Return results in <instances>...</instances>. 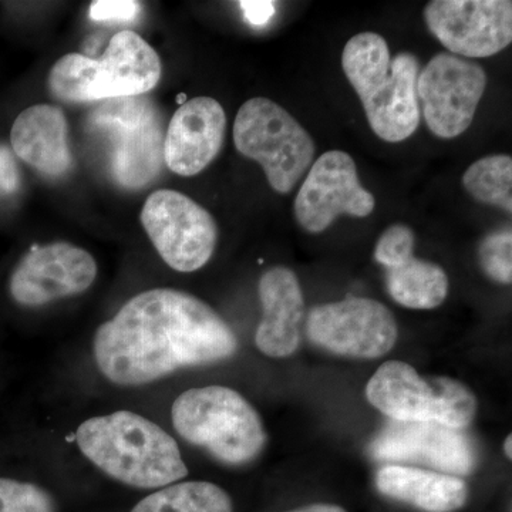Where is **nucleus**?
Returning a JSON list of instances; mask_svg holds the SVG:
<instances>
[{
	"mask_svg": "<svg viewBox=\"0 0 512 512\" xmlns=\"http://www.w3.org/2000/svg\"><path fill=\"white\" fill-rule=\"evenodd\" d=\"M13 151L39 173L59 177L72 165L63 111L37 104L19 114L10 133Z\"/></svg>",
	"mask_w": 512,
	"mask_h": 512,
	"instance_id": "18",
	"label": "nucleus"
},
{
	"mask_svg": "<svg viewBox=\"0 0 512 512\" xmlns=\"http://www.w3.org/2000/svg\"><path fill=\"white\" fill-rule=\"evenodd\" d=\"M245 19L252 26H265L275 15V6L272 2H241Z\"/></svg>",
	"mask_w": 512,
	"mask_h": 512,
	"instance_id": "29",
	"label": "nucleus"
},
{
	"mask_svg": "<svg viewBox=\"0 0 512 512\" xmlns=\"http://www.w3.org/2000/svg\"><path fill=\"white\" fill-rule=\"evenodd\" d=\"M487 87V74L474 60L439 53L420 70L417 97L434 136L451 140L473 124Z\"/></svg>",
	"mask_w": 512,
	"mask_h": 512,
	"instance_id": "9",
	"label": "nucleus"
},
{
	"mask_svg": "<svg viewBox=\"0 0 512 512\" xmlns=\"http://www.w3.org/2000/svg\"><path fill=\"white\" fill-rule=\"evenodd\" d=\"M386 285L393 301L404 308L434 309L446 301L448 276L440 265L412 256L386 269Z\"/></svg>",
	"mask_w": 512,
	"mask_h": 512,
	"instance_id": "20",
	"label": "nucleus"
},
{
	"mask_svg": "<svg viewBox=\"0 0 512 512\" xmlns=\"http://www.w3.org/2000/svg\"><path fill=\"white\" fill-rule=\"evenodd\" d=\"M306 332L315 345L336 355L377 359L396 345L397 323L383 303L349 296L313 308Z\"/></svg>",
	"mask_w": 512,
	"mask_h": 512,
	"instance_id": "10",
	"label": "nucleus"
},
{
	"mask_svg": "<svg viewBox=\"0 0 512 512\" xmlns=\"http://www.w3.org/2000/svg\"><path fill=\"white\" fill-rule=\"evenodd\" d=\"M481 268L488 278L500 284L512 281V235L511 228L500 229L487 235L478 249Z\"/></svg>",
	"mask_w": 512,
	"mask_h": 512,
	"instance_id": "25",
	"label": "nucleus"
},
{
	"mask_svg": "<svg viewBox=\"0 0 512 512\" xmlns=\"http://www.w3.org/2000/svg\"><path fill=\"white\" fill-rule=\"evenodd\" d=\"M93 63L92 57L79 53L63 56L49 74V87L57 99L69 103H90Z\"/></svg>",
	"mask_w": 512,
	"mask_h": 512,
	"instance_id": "23",
	"label": "nucleus"
},
{
	"mask_svg": "<svg viewBox=\"0 0 512 512\" xmlns=\"http://www.w3.org/2000/svg\"><path fill=\"white\" fill-rule=\"evenodd\" d=\"M375 197L360 184L355 160L345 151L322 154L309 168L293 204L296 221L305 231L320 234L340 215L369 217Z\"/></svg>",
	"mask_w": 512,
	"mask_h": 512,
	"instance_id": "12",
	"label": "nucleus"
},
{
	"mask_svg": "<svg viewBox=\"0 0 512 512\" xmlns=\"http://www.w3.org/2000/svg\"><path fill=\"white\" fill-rule=\"evenodd\" d=\"M227 116L212 97H195L181 104L164 136V163L181 177L200 174L220 154Z\"/></svg>",
	"mask_w": 512,
	"mask_h": 512,
	"instance_id": "15",
	"label": "nucleus"
},
{
	"mask_svg": "<svg viewBox=\"0 0 512 512\" xmlns=\"http://www.w3.org/2000/svg\"><path fill=\"white\" fill-rule=\"evenodd\" d=\"M468 194L481 204L512 211V158L494 154L480 158L463 175Z\"/></svg>",
	"mask_w": 512,
	"mask_h": 512,
	"instance_id": "22",
	"label": "nucleus"
},
{
	"mask_svg": "<svg viewBox=\"0 0 512 512\" xmlns=\"http://www.w3.org/2000/svg\"><path fill=\"white\" fill-rule=\"evenodd\" d=\"M234 143L242 156L264 168L266 180L288 194L312 167L316 147L308 131L284 107L266 97L242 104L234 123Z\"/></svg>",
	"mask_w": 512,
	"mask_h": 512,
	"instance_id": "6",
	"label": "nucleus"
},
{
	"mask_svg": "<svg viewBox=\"0 0 512 512\" xmlns=\"http://www.w3.org/2000/svg\"><path fill=\"white\" fill-rule=\"evenodd\" d=\"M286 512H346L339 505L333 504H312L306 505V507L298 508V510L286 511Z\"/></svg>",
	"mask_w": 512,
	"mask_h": 512,
	"instance_id": "30",
	"label": "nucleus"
},
{
	"mask_svg": "<svg viewBox=\"0 0 512 512\" xmlns=\"http://www.w3.org/2000/svg\"><path fill=\"white\" fill-rule=\"evenodd\" d=\"M171 421L181 439L228 466L251 463L266 444L261 416L227 386L212 384L181 393L171 407Z\"/></svg>",
	"mask_w": 512,
	"mask_h": 512,
	"instance_id": "4",
	"label": "nucleus"
},
{
	"mask_svg": "<svg viewBox=\"0 0 512 512\" xmlns=\"http://www.w3.org/2000/svg\"><path fill=\"white\" fill-rule=\"evenodd\" d=\"M76 443L101 473L128 487L158 490L188 474L174 437L153 420L128 410L83 421Z\"/></svg>",
	"mask_w": 512,
	"mask_h": 512,
	"instance_id": "2",
	"label": "nucleus"
},
{
	"mask_svg": "<svg viewBox=\"0 0 512 512\" xmlns=\"http://www.w3.org/2000/svg\"><path fill=\"white\" fill-rule=\"evenodd\" d=\"M511 444H512L511 436H508L507 440H505V443H504L505 456H507L508 458L512 457Z\"/></svg>",
	"mask_w": 512,
	"mask_h": 512,
	"instance_id": "31",
	"label": "nucleus"
},
{
	"mask_svg": "<svg viewBox=\"0 0 512 512\" xmlns=\"http://www.w3.org/2000/svg\"><path fill=\"white\" fill-rule=\"evenodd\" d=\"M262 319L255 345L265 356L282 359L296 352L301 342L305 302L298 276L285 266L269 269L259 279Z\"/></svg>",
	"mask_w": 512,
	"mask_h": 512,
	"instance_id": "17",
	"label": "nucleus"
},
{
	"mask_svg": "<svg viewBox=\"0 0 512 512\" xmlns=\"http://www.w3.org/2000/svg\"><path fill=\"white\" fill-rule=\"evenodd\" d=\"M20 175L18 164L8 150V147L0 146V194L9 195L18 190Z\"/></svg>",
	"mask_w": 512,
	"mask_h": 512,
	"instance_id": "28",
	"label": "nucleus"
},
{
	"mask_svg": "<svg viewBox=\"0 0 512 512\" xmlns=\"http://www.w3.org/2000/svg\"><path fill=\"white\" fill-rule=\"evenodd\" d=\"M237 350V336L220 313L191 293L168 288L138 293L93 338L97 369L121 387L222 362Z\"/></svg>",
	"mask_w": 512,
	"mask_h": 512,
	"instance_id": "1",
	"label": "nucleus"
},
{
	"mask_svg": "<svg viewBox=\"0 0 512 512\" xmlns=\"http://www.w3.org/2000/svg\"><path fill=\"white\" fill-rule=\"evenodd\" d=\"M0 512H56V503L40 485L0 477Z\"/></svg>",
	"mask_w": 512,
	"mask_h": 512,
	"instance_id": "24",
	"label": "nucleus"
},
{
	"mask_svg": "<svg viewBox=\"0 0 512 512\" xmlns=\"http://www.w3.org/2000/svg\"><path fill=\"white\" fill-rule=\"evenodd\" d=\"M140 12V3L134 0H97L90 6V19L93 22L131 23Z\"/></svg>",
	"mask_w": 512,
	"mask_h": 512,
	"instance_id": "27",
	"label": "nucleus"
},
{
	"mask_svg": "<svg viewBox=\"0 0 512 512\" xmlns=\"http://www.w3.org/2000/svg\"><path fill=\"white\" fill-rule=\"evenodd\" d=\"M141 222L158 254L174 271H198L217 247V222L198 202L178 191L153 192L141 211Z\"/></svg>",
	"mask_w": 512,
	"mask_h": 512,
	"instance_id": "8",
	"label": "nucleus"
},
{
	"mask_svg": "<svg viewBox=\"0 0 512 512\" xmlns=\"http://www.w3.org/2000/svg\"><path fill=\"white\" fill-rule=\"evenodd\" d=\"M373 407L396 421L439 423L461 430L477 413L476 394L444 376L421 377L400 360L383 363L366 386Z\"/></svg>",
	"mask_w": 512,
	"mask_h": 512,
	"instance_id": "5",
	"label": "nucleus"
},
{
	"mask_svg": "<svg viewBox=\"0 0 512 512\" xmlns=\"http://www.w3.org/2000/svg\"><path fill=\"white\" fill-rule=\"evenodd\" d=\"M376 487L386 497L426 512H454L466 504V481L451 474L389 464L380 468Z\"/></svg>",
	"mask_w": 512,
	"mask_h": 512,
	"instance_id": "19",
	"label": "nucleus"
},
{
	"mask_svg": "<svg viewBox=\"0 0 512 512\" xmlns=\"http://www.w3.org/2000/svg\"><path fill=\"white\" fill-rule=\"evenodd\" d=\"M92 254L67 242L33 247L20 259L10 276L13 301L25 308H39L86 292L96 281Z\"/></svg>",
	"mask_w": 512,
	"mask_h": 512,
	"instance_id": "13",
	"label": "nucleus"
},
{
	"mask_svg": "<svg viewBox=\"0 0 512 512\" xmlns=\"http://www.w3.org/2000/svg\"><path fill=\"white\" fill-rule=\"evenodd\" d=\"M424 22L448 53L468 60L497 55L512 42L510 0H433Z\"/></svg>",
	"mask_w": 512,
	"mask_h": 512,
	"instance_id": "11",
	"label": "nucleus"
},
{
	"mask_svg": "<svg viewBox=\"0 0 512 512\" xmlns=\"http://www.w3.org/2000/svg\"><path fill=\"white\" fill-rule=\"evenodd\" d=\"M370 454L379 461H412L457 477L476 466L473 444L463 431L423 421L393 420L373 441Z\"/></svg>",
	"mask_w": 512,
	"mask_h": 512,
	"instance_id": "14",
	"label": "nucleus"
},
{
	"mask_svg": "<svg viewBox=\"0 0 512 512\" xmlns=\"http://www.w3.org/2000/svg\"><path fill=\"white\" fill-rule=\"evenodd\" d=\"M89 127L109 143L111 174L121 187L143 188L160 174L163 120L147 97L101 101L90 114Z\"/></svg>",
	"mask_w": 512,
	"mask_h": 512,
	"instance_id": "7",
	"label": "nucleus"
},
{
	"mask_svg": "<svg viewBox=\"0 0 512 512\" xmlns=\"http://www.w3.org/2000/svg\"><path fill=\"white\" fill-rule=\"evenodd\" d=\"M161 79L156 50L143 37L123 30L111 37L106 53L94 59L89 101L143 96Z\"/></svg>",
	"mask_w": 512,
	"mask_h": 512,
	"instance_id": "16",
	"label": "nucleus"
},
{
	"mask_svg": "<svg viewBox=\"0 0 512 512\" xmlns=\"http://www.w3.org/2000/svg\"><path fill=\"white\" fill-rule=\"evenodd\" d=\"M342 67L377 137L400 143L416 133L420 124V62L413 53L400 52L392 57L382 36L363 32L346 43Z\"/></svg>",
	"mask_w": 512,
	"mask_h": 512,
	"instance_id": "3",
	"label": "nucleus"
},
{
	"mask_svg": "<svg viewBox=\"0 0 512 512\" xmlns=\"http://www.w3.org/2000/svg\"><path fill=\"white\" fill-rule=\"evenodd\" d=\"M416 237L412 228L394 224L380 235L375 249V259L384 269L394 268L414 256Z\"/></svg>",
	"mask_w": 512,
	"mask_h": 512,
	"instance_id": "26",
	"label": "nucleus"
},
{
	"mask_svg": "<svg viewBox=\"0 0 512 512\" xmlns=\"http://www.w3.org/2000/svg\"><path fill=\"white\" fill-rule=\"evenodd\" d=\"M232 500L220 485L178 481L147 495L130 512H232Z\"/></svg>",
	"mask_w": 512,
	"mask_h": 512,
	"instance_id": "21",
	"label": "nucleus"
}]
</instances>
